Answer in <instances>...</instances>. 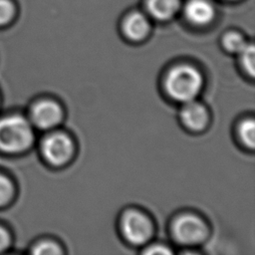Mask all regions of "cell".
Masks as SVG:
<instances>
[{"label":"cell","mask_w":255,"mask_h":255,"mask_svg":"<svg viewBox=\"0 0 255 255\" xmlns=\"http://www.w3.org/2000/svg\"><path fill=\"white\" fill-rule=\"evenodd\" d=\"M203 84L200 72L190 65L173 67L165 79V89L170 98L185 103L195 99Z\"/></svg>","instance_id":"obj_1"},{"label":"cell","mask_w":255,"mask_h":255,"mask_svg":"<svg viewBox=\"0 0 255 255\" xmlns=\"http://www.w3.org/2000/svg\"><path fill=\"white\" fill-rule=\"evenodd\" d=\"M33 141L30 123L20 116H9L0 120V149L7 152L25 150Z\"/></svg>","instance_id":"obj_2"},{"label":"cell","mask_w":255,"mask_h":255,"mask_svg":"<svg viewBox=\"0 0 255 255\" xmlns=\"http://www.w3.org/2000/svg\"><path fill=\"white\" fill-rule=\"evenodd\" d=\"M172 233L179 243L195 245L206 238L208 230L204 221L198 216L194 214H183L174 220Z\"/></svg>","instance_id":"obj_3"},{"label":"cell","mask_w":255,"mask_h":255,"mask_svg":"<svg viewBox=\"0 0 255 255\" xmlns=\"http://www.w3.org/2000/svg\"><path fill=\"white\" fill-rule=\"evenodd\" d=\"M121 228L124 236L132 244H143L152 235L150 219L138 210H128L121 219Z\"/></svg>","instance_id":"obj_4"},{"label":"cell","mask_w":255,"mask_h":255,"mask_svg":"<svg viewBox=\"0 0 255 255\" xmlns=\"http://www.w3.org/2000/svg\"><path fill=\"white\" fill-rule=\"evenodd\" d=\"M42 152L50 163L63 165L72 157L74 143L68 134L53 132L44 138L42 142Z\"/></svg>","instance_id":"obj_5"},{"label":"cell","mask_w":255,"mask_h":255,"mask_svg":"<svg viewBox=\"0 0 255 255\" xmlns=\"http://www.w3.org/2000/svg\"><path fill=\"white\" fill-rule=\"evenodd\" d=\"M63 118L61 107L53 101H41L31 111V120L42 129L52 128L60 124Z\"/></svg>","instance_id":"obj_6"},{"label":"cell","mask_w":255,"mask_h":255,"mask_svg":"<svg viewBox=\"0 0 255 255\" xmlns=\"http://www.w3.org/2000/svg\"><path fill=\"white\" fill-rule=\"evenodd\" d=\"M180 111V119L182 124L192 130H200L204 128L208 123V113L203 105L194 100L183 103Z\"/></svg>","instance_id":"obj_7"},{"label":"cell","mask_w":255,"mask_h":255,"mask_svg":"<svg viewBox=\"0 0 255 255\" xmlns=\"http://www.w3.org/2000/svg\"><path fill=\"white\" fill-rule=\"evenodd\" d=\"M185 16L194 25H206L214 18V8L207 0H189L184 8Z\"/></svg>","instance_id":"obj_8"},{"label":"cell","mask_w":255,"mask_h":255,"mask_svg":"<svg viewBox=\"0 0 255 255\" xmlns=\"http://www.w3.org/2000/svg\"><path fill=\"white\" fill-rule=\"evenodd\" d=\"M149 30V23L141 13L130 14L124 23L125 34L131 40L138 41L143 39Z\"/></svg>","instance_id":"obj_9"},{"label":"cell","mask_w":255,"mask_h":255,"mask_svg":"<svg viewBox=\"0 0 255 255\" xmlns=\"http://www.w3.org/2000/svg\"><path fill=\"white\" fill-rule=\"evenodd\" d=\"M180 5V0H148L147 9L149 13L158 20L171 18Z\"/></svg>","instance_id":"obj_10"},{"label":"cell","mask_w":255,"mask_h":255,"mask_svg":"<svg viewBox=\"0 0 255 255\" xmlns=\"http://www.w3.org/2000/svg\"><path fill=\"white\" fill-rule=\"evenodd\" d=\"M238 131H239V136H240V139L242 140V142L250 148L254 147V144H255L254 121L252 119H247V120L243 121L240 124Z\"/></svg>","instance_id":"obj_11"},{"label":"cell","mask_w":255,"mask_h":255,"mask_svg":"<svg viewBox=\"0 0 255 255\" xmlns=\"http://www.w3.org/2000/svg\"><path fill=\"white\" fill-rule=\"evenodd\" d=\"M241 56V62L245 71L250 75H254L255 71V53L252 44H246L245 47L238 53Z\"/></svg>","instance_id":"obj_12"},{"label":"cell","mask_w":255,"mask_h":255,"mask_svg":"<svg viewBox=\"0 0 255 255\" xmlns=\"http://www.w3.org/2000/svg\"><path fill=\"white\" fill-rule=\"evenodd\" d=\"M247 43L241 35L237 33H228L223 39V45L229 52L239 53Z\"/></svg>","instance_id":"obj_13"},{"label":"cell","mask_w":255,"mask_h":255,"mask_svg":"<svg viewBox=\"0 0 255 255\" xmlns=\"http://www.w3.org/2000/svg\"><path fill=\"white\" fill-rule=\"evenodd\" d=\"M32 252L38 255H58L62 253V250L52 241H43L37 244Z\"/></svg>","instance_id":"obj_14"},{"label":"cell","mask_w":255,"mask_h":255,"mask_svg":"<svg viewBox=\"0 0 255 255\" xmlns=\"http://www.w3.org/2000/svg\"><path fill=\"white\" fill-rule=\"evenodd\" d=\"M15 8L11 1L0 0V25L8 23L14 16Z\"/></svg>","instance_id":"obj_15"},{"label":"cell","mask_w":255,"mask_h":255,"mask_svg":"<svg viewBox=\"0 0 255 255\" xmlns=\"http://www.w3.org/2000/svg\"><path fill=\"white\" fill-rule=\"evenodd\" d=\"M13 187L11 182L0 174V205L5 204L12 196Z\"/></svg>","instance_id":"obj_16"},{"label":"cell","mask_w":255,"mask_h":255,"mask_svg":"<svg viewBox=\"0 0 255 255\" xmlns=\"http://www.w3.org/2000/svg\"><path fill=\"white\" fill-rule=\"evenodd\" d=\"M143 253H145V254H150V255H152V254H171V250L168 248V247H166V246H164V245H160V244H155V245H151V246H149L147 249H145L144 251H143Z\"/></svg>","instance_id":"obj_17"},{"label":"cell","mask_w":255,"mask_h":255,"mask_svg":"<svg viewBox=\"0 0 255 255\" xmlns=\"http://www.w3.org/2000/svg\"><path fill=\"white\" fill-rule=\"evenodd\" d=\"M9 243V236L5 229L0 227V252H2Z\"/></svg>","instance_id":"obj_18"}]
</instances>
